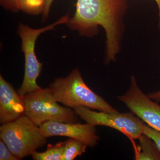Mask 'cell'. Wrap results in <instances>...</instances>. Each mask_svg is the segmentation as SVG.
<instances>
[{
    "label": "cell",
    "instance_id": "1",
    "mask_svg": "<svg viewBox=\"0 0 160 160\" xmlns=\"http://www.w3.org/2000/svg\"><path fill=\"white\" fill-rule=\"evenodd\" d=\"M75 6V14L67 26L89 38L98 34L99 27H102L106 37L105 62L115 61L121 48L127 0H77Z\"/></svg>",
    "mask_w": 160,
    "mask_h": 160
},
{
    "label": "cell",
    "instance_id": "2",
    "mask_svg": "<svg viewBox=\"0 0 160 160\" xmlns=\"http://www.w3.org/2000/svg\"><path fill=\"white\" fill-rule=\"evenodd\" d=\"M49 89L57 102L72 109L83 106L105 112H118L89 88L78 69H73L66 78L56 79Z\"/></svg>",
    "mask_w": 160,
    "mask_h": 160
},
{
    "label": "cell",
    "instance_id": "3",
    "mask_svg": "<svg viewBox=\"0 0 160 160\" xmlns=\"http://www.w3.org/2000/svg\"><path fill=\"white\" fill-rule=\"evenodd\" d=\"M0 137L18 158L31 155L47 142L46 138L37 126L24 114L0 127Z\"/></svg>",
    "mask_w": 160,
    "mask_h": 160
},
{
    "label": "cell",
    "instance_id": "4",
    "mask_svg": "<svg viewBox=\"0 0 160 160\" xmlns=\"http://www.w3.org/2000/svg\"><path fill=\"white\" fill-rule=\"evenodd\" d=\"M25 114L37 126L50 121L76 123L78 115L74 109L60 106L49 88H40L23 97Z\"/></svg>",
    "mask_w": 160,
    "mask_h": 160
},
{
    "label": "cell",
    "instance_id": "5",
    "mask_svg": "<svg viewBox=\"0 0 160 160\" xmlns=\"http://www.w3.org/2000/svg\"><path fill=\"white\" fill-rule=\"evenodd\" d=\"M69 16L65 15L53 24L40 28L34 29L20 23L18 33L22 40V50L25 57V74L22 83L18 89V93L23 97L27 93L41 88L37 83L40 75L43 64L38 60L35 52L36 42L40 35L45 32L54 29L56 26L66 24L69 21Z\"/></svg>",
    "mask_w": 160,
    "mask_h": 160
},
{
    "label": "cell",
    "instance_id": "6",
    "mask_svg": "<svg viewBox=\"0 0 160 160\" xmlns=\"http://www.w3.org/2000/svg\"><path fill=\"white\" fill-rule=\"evenodd\" d=\"M73 109L78 116L89 125L115 129L130 139H137L143 133L145 124L132 112H98L83 106L75 107Z\"/></svg>",
    "mask_w": 160,
    "mask_h": 160
},
{
    "label": "cell",
    "instance_id": "7",
    "mask_svg": "<svg viewBox=\"0 0 160 160\" xmlns=\"http://www.w3.org/2000/svg\"><path fill=\"white\" fill-rule=\"evenodd\" d=\"M117 98L148 126L160 131V106L140 89L134 76L131 77L129 89Z\"/></svg>",
    "mask_w": 160,
    "mask_h": 160
},
{
    "label": "cell",
    "instance_id": "8",
    "mask_svg": "<svg viewBox=\"0 0 160 160\" xmlns=\"http://www.w3.org/2000/svg\"><path fill=\"white\" fill-rule=\"evenodd\" d=\"M41 132L45 138L62 136L81 141L88 146L94 147L100 138L97 134L95 126L88 123L61 122L50 121L40 126Z\"/></svg>",
    "mask_w": 160,
    "mask_h": 160
},
{
    "label": "cell",
    "instance_id": "9",
    "mask_svg": "<svg viewBox=\"0 0 160 160\" xmlns=\"http://www.w3.org/2000/svg\"><path fill=\"white\" fill-rule=\"evenodd\" d=\"M25 113L22 97L15 91L11 84L0 75V122H12Z\"/></svg>",
    "mask_w": 160,
    "mask_h": 160
},
{
    "label": "cell",
    "instance_id": "10",
    "mask_svg": "<svg viewBox=\"0 0 160 160\" xmlns=\"http://www.w3.org/2000/svg\"><path fill=\"white\" fill-rule=\"evenodd\" d=\"M138 139L140 145L136 147L135 159L160 160V152L149 136L143 133Z\"/></svg>",
    "mask_w": 160,
    "mask_h": 160
},
{
    "label": "cell",
    "instance_id": "11",
    "mask_svg": "<svg viewBox=\"0 0 160 160\" xmlns=\"http://www.w3.org/2000/svg\"><path fill=\"white\" fill-rule=\"evenodd\" d=\"M64 152L62 160H73L78 156L82 155L86 151L88 146L85 143L74 139L69 138L64 142Z\"/></svg>",
    "mask_w": 160,
    "mask_h": 160
},
{
    "label": "cell",
    "instance_id": "12",
    "mask_svg": "<svg viewBox=\"0 0 160 160\" xmlns=\"http://www.w3.org/2000/svg\"><path fill=\"white\" fill-rule=\"evenodd\" d=\"M64 147L65 143L62 142L55 145L49 144L44 152L36 151L31 156L34 160H62Z\"/></svg>",
    "mask_w": 160,
    "mask_h": 160
},
{
    "label": "cell",
    "instance_id": "13",
    "mask_svg": "<svg viewBox=\"0 0 160 160\" xmlns=\"http://www.w3.org/2000/svg\"><path fill=\"white\" fill-rule=\"evenodd\" d=\"M47 0H19L21 10L32 15L43 13Z\"/></svg>",
    "mask_w": 160,
    "mask_h": 160
},
{
    "label": "cell",
    "instance_id": "14",
    "mask_svg": "<svg viewBox=\"0 0 160 160\" xmlns=\"http://www.w3.org/2000/svg\"><path fill=\"white\" fill-rule=\"evenodd\" d=\"M143 133L147 135L153 141L160 152V131L145 125L143 127Z\"/></svg>",
    "mask_w": 160,
    "mask_h": 160
},
{
    "label": "cell",
    "instance_id": "15",
    "mask_svg": "<svg viewBox=\"0 0 160 160\" xmlns=\"http://www.w3.org/2000/svg\"><path fill=\"white\" fill-rule=\"evenodd\" d=\"M0 160H19V159L18 158L11 152L6 146V143L2 139L0 141Z\"/></svg>",
    "mask_w": 160,
    "mask_h": 160
},
{
    "label": "cell",
    "instance_id": "16",
    "mask_svg": "<svg viewBox=\"0 0 160 160\" xmlns=\"http://www.w3.org/2000/svg\"><path fill=\"white\" fill-rule=\"evenodd\" d=\"M0 4L4 9L12 12H17L21 10L19 0H0Z\"/></svg>",
    "mask_w": 160,
    "mask_h": 160
},
{
    "label": "cell",
    "instance_id": "17",
    "mask_svg": "<svg viewBox=\"0 0 160 160\" xmlns=\"http://www.w3.org/2000/svg\"><path fill=\"white\" fill-rule=\"evenodd\" d=\"M54 0H47L46 7L43 13V20L45 21L49 16V11L52 2Z\"/></svg>",
    "mask_w": 160,
    "mask_h": 160
},
{
    "label": "cell",
    "instance_id": "18",
    "mask_svg": "<svg viewBox=\"0 0 160 160\" xmlns=\"http://www.w3.org/2000/svg\"><path fill=\"white\" fill-rule=\"evenodd\" d=\"M147 95L152 100H154L158 102H160V90L149 93Z\"/></svg>",
    "mask_w": 160,
    "mask_h": 160
},
{
    "label": "cell",
    "instance_id": "19",
    "mask_svg": "<svg viewBox=\"0 0 160 160\" xmlns=\"http://www.w3.org/2000/svg\"><path fill=\"white\" fill-rule=\"evenodd\" d=\"M157 4L158 8L159 11V22L158 27L159 29L160 30V0H154Z\"/></svg>",
    "mask_w": 160,
    "mask_h": 160
}]
</instances>
